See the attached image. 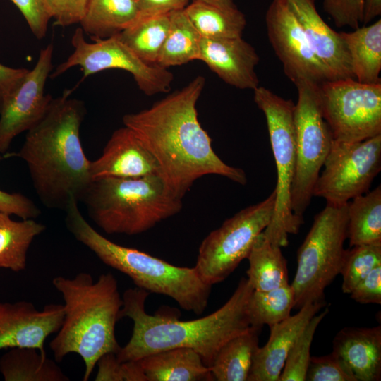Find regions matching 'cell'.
Wrapping results in <instances>:
<instances>
[{"mask_svg": "<svg viewBox=\"0 0 381 381\" xmlns=\"http://www.w3.org/2000/svg\"><path fill=\"white\" fill-rule=\"evenodd\" d=\"M205 83L203 76H197L150 108L122 118L123 126L152 155L161 176L181 199L205 175L222 176L241 185L247 182L243 169L227 164L215 153L211 138L199 122L196 104Z\"/></svg>", "mask_w": 381, "mask_h": 381, "instance_id": "6da1fadb", "label": "cell"}, {"mask_svg": "<svg viewBox=\"0 0 381 381\" xmlns=\"http://www.w3.org/2000/svg\"><path fill=\"white\" fill-rule=\"evenodd\" d=\"M86 109L71 91L52 98L43 117L26 132L14 154L27 164L37 197L47 208L64 210L72 199L81 201L92 179L90 160L80 130Z\"/></svg>", "mask_w": 381, "mask_h": 381, "instance_id": "7a4b0ae2", "label": "cell"}, {"mask_svg": "<svg viewBox=\"0 0 381 381\" xmlns=\"http://www.w3.org/2000/svg\"><path fill=\"white\" fill-rule=\"evenodd\" d=\"M253 291L248 278L243 277L231 296L215 312L181 321L174 317L149 315L145 305L150 292L138 287L128 289L123 295L119 318L132 320L133 332L116 356L119 361H136L161 351L186 347L195 351L210 367L226 341L251 327L247 304Z\"/></svg>", "mask_w": 381, "mask_h": 381, "instance_id": "3957f363", "label": "cell"}, {"mask_svg": "<svg viewBox=\"0 0 381 381\" xmlns=\"http://www.w3.org/2000/svg\"><path fill=\"white\" fill-rule=\"evenodd\" d=\"M52 284L62 294L64 316L49 346L56 362L78 353L85 366L83 380L87 381L99 358L121 348L115 337L123 305L118 282L111 273L94 282L89 273L80 272L72 279L54 277Z\"/></svg>", "mask_w": 381, "mask_h": 381, "instance_id": "277c9868", "label": "cell"}, {"mask_svg": "<svg viewBox=\"0 0 381 381\" xmlns=\"http://www.w3.org/2000/svg\"><path fill=\"white\" fill-rule=\"evenodd\" d=\"M64 211L69 232L104 264L128 276L137 287L171 298L186 311L196 315L204 312L212 286L202 281L194 267L176 266L109 240L87 222L75 199Z\"/></svg>", "mask_w": 381, "mask_h": 381, "instance_id": "5b68a950", "label": "cell"}, {"mask_svg": "<svg viewBox=\"0 0 381 381\" xmlns=\"http://www.w3.org/2000/svg\"><path fill=\"white\" fill-rule=\"evenodd\" d=\"M181 200L157 174L94 179L80 202L91 219L105 233L132 236L179 213Z\"/></svg>", "mask_w": 381, "mask_h": 381, "instance_id": "8992f818", "label": "cell"}, {"mask_svg": "<svg viewBox=\"0 0 381 381\" xmlns=\"http://www.w3.org/2000/svg\"><path fill=\"white\" fill-rule=\"evenodd\" d=\"M253 93L255 103L265 116L277 168L274 209L263 234L270 243L282 248L288 246L289 234H297L304 222L291 208L296 169L295 104L262 86Z\"/></svg>", "mask_w": 381, "mask_h": 381, "instance_id": "52a82bcc", "label": "cell"}, {"mask_svg": "<svg viewBox=\"0 0 381 381\" xmlns=\"http://www.w3.org/2000/svg\"><path fill=\"white\" fill-rule=\"evenodd\" d=\"M347 205L327 203L317 214L298 250L297 268L291 284L294 308L325 301L326 287L340 274L347 238Z\"/></svg>", "mask_w": 381, "mask_h": 381, "instance_id": "ba28073f", "label": "cell"}, {"mask_svg": "<svg viewBox=\"0 0 381 381\" xmlns=\"http://www.w3.org/2000/svg\"><path fill=\"white\" fill-rule=\"evenodd\" d=\"M296 86L298 90L294 113L296 169L291 190V208L296 216L303 219L334 138L322 113L319 85L301 83Z\"/></svg>", "mask_w": 381, "mask_h": 381, "instance_id": "9c48e42d", "label": "cell"}, {"mask_svg": "<svg viewBox=\"0 0 381 381\" xmlns=\"http://www.w3.org/2000/svg\"><path fill=\"white\" fill-rule=\"evenodd\" d=\"M274 190L264 200L242 209L211 231L201 242L194 268L211 286L222 282L247 258L265 229L275 205Z\"/></svg>", "mask_w": 381, "mask_h": 381, "instance_id": "30bf717a", "label": "cell"}, {"mask_svg": "<svg viewBox=\"0 0 381 381\" xmlns=\"http://www.w3.org/2000/svg\"><path fill=\"white\" fill-rule=\"evenodd\" d=\"M318 93L334 140L358 142L381 134V83L327 80L319 85Z\"/></svg>", "mask_w": 381, "mask_h": 381, "instance_id": "8fae6325", "label": "cell"}, {"mask_svg": "<svg viewBox=\"0 0 381 381\" xmlns=\"http://www.w3.org/2000/svg\"><path fill=\"white\" fill-rule=\"evenodd\" d=\"M71 42L73 52L57 66L50 75L52 78L59 76L74 66L80 67L83 78L102 71L116 68L130 73L138 88L146 95L170 90L173 73L168 68L141 60L118 35L88 42L83 30L78 28Z\"/></svg>", "mask_w": 381, "mask_h": 381, "instance_id": "7c38bea8", "label": "cell"}, {"mask_svg": "<svg viewBox=\"0 0 381 381\" xmlns=\"http://www.w3.org/2000/svg\"><path fill=\"white\" fill-rule=\"evenodd\" d=\"M313 196L344 205L370 190L381 170V134L358 142L333 141Z\"/></svg>", "mask_w": 381, "mask_h": 381, "instance_id": "4fadbf2b", "label": "cell"}, {"mask_svg": "<svg viewBox=\"0 0 381 381\" xmlns=\"http://www.w3.org/2000/svg\"><path fill=\"white\" fill-rule=\"evenodd\" d=\"M54 47L40 50L32 69L9 93L4 96L0 111V155L7 153L13 139L33 127L44 115L52 97L45 94L52 69Z\"/></svg>", "mask_w": 381, "mask_h": 381, "instance_id": "5bb4252c", "label": "cell"}, {"mask_svg": "<svg viewBox=\"0 0 381 381\" xmlns=\"http://www.w3.org/2000/svg\"><path fill=\"white\" fill-rule=\"evenodd\" d=\"M269 41L286 77L296 85L329 80L298 21L282 0H272L265 13Z\"/></svg>", "mask_w": 381, "mask_h": 381, "instance_id": "9a60e30c", "label": "cell"}, {"mask_svg": "<svg viewBox=\"0 0 381 381\" xmlns=\"http://www.w3.org/2000/svg\"><path fill=\"white\" fill-rule=\"evenodd\" d=\"M64 316L63 305L49 304L38 310L28 301L0 303V350L30 347L46 355L44 341L58 332Z\"/></svg>", "mask_w": 381, "mask_h": 381, "instance_id": "2e32d148", "label": "cell"}, {"mask_svg": "<svg viewBox=\"0 0 381 381\" xmlns=\"http://www.w3.org/2000/svg\"><path fill=\"white\" fill-rule=\"evenodd\" d=\"M298 21L329 80L354 78L340 32L332 29L318 13L315 0H282Z\"/></svg>", "mask_w": 381, "mask_h": 381, "instance_id": "e0dca14e", "label": "cell"}, {"mask_svg": "<svg viewBox=\"0 0 381 381\" xmlns=\"http://www.w3.org/2000/svg\"><path fill=\"white\" fill-rule=\"evenodd\" d=\"M90 171L92 180L160 174L155 157L133 131L125 126L112 133L102 155L90 162Z\"/></svg>", "mask_w": 381, "mask_h": 381, "instance_id": "ac0fdd59", "label": "cell"}, {"mask_svg": "<svg viewBox=\"0 0 381 381\" xmlns=\"http://www.w3.org/2000/svg\"><path fill=\"white\" fill-rule=\"evenodd\" d=\"M198 60L231 86L253 90L259 86L255 67L260 57L255 48L242 37H202Z\"/></svg>", "mask_w": 381, "mask_h": 381, "instance_id": "d6986e66", "label": "cell"}, {"mask_svg": "<svg viewBox=\"0 0 381 381\" xmlns=\"http://www.w3.org/2000/svg\"><path fill=\"white\" fill-rule=\"evenodd\" d=\"M325 305V301L307 303L296 314L270 326L269 339L258 348L247 381H278L292 345Z\"/></svg>", "mask_w": 381, "mask_h": 381, "instance_id": "ffe728a7", "label": "cell"}, {"mask_svg": "<svg viewBox=\"0 0 381 381\" xmlns=\"http://www.w3.org/2000/svg\"><path fill=\"white\" fill-rule=\"evenodd\" d=\"M333 351L355 381L381 378V327H344L333 340Z\"/></svg>", "mask_w": 381, "mask_h": 381, "instance_id": "44dd1931", "label": "cell"}, {"mask_svg": "<svg viewBox=\"0 0 381 381\" xmlns=\"http://www.w3.org/2000/svg\"><path fill=\"white\" fill-rule=\"evenodd\" d=\"M147 381L214 380L209 367L193 349L173 348L138 359Z\"/></svg>", "mask_w": 381, "mask_h": 381, "instance_id": "7402d4cb", "label": "cell"}, {"mask_svg": "<svg viewBox=\"0 0 381 381\" xmlns=\"http://www.w3.org/2000/svg\"><path fill=\"white\" fill-rule=\"evenodd\" d=\"M340 35L349 53L354 79L363 83H381V20Z\"/></svg>", "mask_w": 381, "mask_h": 381, "instance_id": "603a6c76", "label": "cell"}, {"mask_svg": "<svg viewBox=\"0 0 381 381\" xmlns=\"http://www.w3.org/2000/svg\"><path fill=\"white\" fill-rule=\"evenodd\" d=\"M140 18L136 0H87L80 21L92 40L116 35Z\"/></svg>", "mask_w": 381, "mask_h": 381, "instance_id": "cb8c5ba5", "label": "cell"}, {"mask_svg": "<svg viewBox=\"0 0 381 381\" xmlns=\"http://www.w3.org/2000/svg\"><path fill=\"white\" fill-rule=\"evenodd\" d=\"M259 327L251 326L226 341L209 367L214 380L247 381L259 347Z\"/></svg>", "mask_w": 381, "mask_h": 381, "instance_id": "d4e9b609", "label": "cell"}, {"mask_svg": "<svg viewBox=\"0 0 381 381\" xmlns=\"http://www.w3.org/2000/svg\"><path fill=\"white\" fill-rule=\"evenodd\" d=\"M0 372L6 381H68L56 361L30 347L11 348L0 358Z\"/></svg>", "mask_w": 381, "mask_h": 381, "instance_id": "484cf974", "label": "cell"}, {"mask_svg": "<svg viewBox=\"0 0 381 381\" xmlns=\"http://www.w3.org/2000/svg\"><path fill=\"white\" fill-rule=\"evenodd\" d=\"M247 259V278L254 291H269L289 284L287 263L281 248L270 243L263 232L255 239Z\"/></svg>", "mask_w": 381, "mask_h": 381, "instance_id": "4316f807", "label": "cell"}, {"mask_svg": "<svg viewBox=\"0 0 381 381\" xmlns=\"http://www.w3.org/2000/svg\"><path fill=\"white\" fill-rule=\"evenodd\" d=\"M46 226L35 219L16 221L0 212V268L20 272L25 269L28 249Z\"/></svg>", "mask_w": 381, "mask_h": 381, "instance_id": "83f0119b", "label": "cell"}, {"mask_svg": "<svg viewBox=\"0 0 381 381\" xmlns=\"http://www.w3.org/2000/svg\"><path fill=\"white\" fill-rule=\"evenodd\" d=\"M184 11L203 38L241 37L246 25L244 14L236 6L222 8L192 0Z\"/></svg>", "mask_w": 381, "mask_h": 381, "instance_id": "f1b7e54d", "label": "cell"}, {"mask_svg": "<svg viewBox=\"0 0 381 381\" xmlns=\"http://www.w3.org/2000/svg\"><path fill=\"white\" fill-rule=\"evenodd\" d=\"M349 247L381 244V186L351 200L347 205Z\"/></svg>", "mask_w": 381, "mask_h": 381, "instance_id": "f546056e", "label": "cell"}, {"mask_svg": "<svg viewBox=\"0 0 381 381\" xmlns=\"http://www.w3.org/2000/svg\"><path fill=\"white\" fill-rule=\"evenodd\" d=\"M170 25L157 64L168 68L198 60L202 37L184 9L170 13Z\"/></svg>", "mask_w": 381, "mask_h": 381, "instance_id": "4dcf8cb0", "label": "cell"}, {"mask_svg": "<svg viewBox=\"0 0 381 381\" xmlns=\"http://www.w3.org/2000/svg\"><path fill=\"white\" fill-rule=\"evenodd\" d=\"M169 14L139 18L118 36L141 60L157 64L169 29Z\"/></svg>", "mask_w": 381, "mask_h": 381, "instance_id": "1f68e13d", "label": "cell"}, {"mask_svg": "<svg viewBox=\"0 0 381 381\" xmlns=\"http://www.w3.org/2000/svg\"><path fill=\"white\" fill-rule=\"evenodd\" d=\"M293 308L294 293L289 284L265 291L253 290L247 304L251 326L259 328L287 318Z\"/></svg>", "mask_w": 381, "mask_h": 381, "instance_id": "d6a6232c", "label": "cell"}, {"mask_svg": "<svg viewBox=\"0 0 381 381\" xmlns=\"http://www.w3.org/2000/svg\"><path fill=\"white\" fill-rule=\"evenodd\" d=\"M381 265V244L360 245L346 250L340 274L341 289L350 294L374 268Z\"/></svg>", "mask_w": 381, "mask_h": 381, "instance_id": "836d02e7", "label": "cell"}, {"mask_svg": "<svg viewBox=\"0 0 381 381\" xmlns=\"http://www.w3.org/2000/svg\"><path fill=\"white\" fill-rule=\"evenodd\" d=\"M328 312L329 308H327L309 321L289 350L278 381L306 380L313 337L319 324Z\"/></svg>", "mask_w": 381, "mask_h": 381, "instance_id": "e575fe53", "label": "cell"}, {"mask_svg": "<svg viewBox=\"0 0 381 381\" xmlns=\"http://www.w3.org/2000/svg\"><path fill=\"white\" fill-rule=\"evenodd\" d=\"M97 365L96 381H147L138 360L119 361L114 353H107Z\"/></svg>", "mask_w": 381, "mask_h": 381, "instance_id": "d590c367", "label": "cell"}, {"mask_svg": "<svg viewBox=\"0 0 381 381\" xmlns=\"http://www.w3.org/2000/svg\"><path fill=\"white\" fill-rule=\"evenodd\" d=\"M306 381H355L340 358L333 352L310 356Z\"/></svg>", "mask_w": 381, "mask_h": 381, "instance_id": "8d00e7d4", "label": "cell"}, {"mask_svg": "<svg viewBox=\"0 0 381 381\" xmlns=\"http://www.w3.org/2000/svg\"><path fill=\"white\" fill-rule=\"evenodd\" d=\"M363 0H323L324 11L337 27L356 29L362 23Z\"/></svg>", "mask_w": 381, "mask_h": 381, "instance_id": "74e56055", "label": "cell"}, {"mask_svg": "<svg viewBox=\"0 0 381 381\" xmlns=\"http://www.w3.org/2000/svg\"><path fill=\"white\" fill-rule=\"evenodd\" d=\"M46 11L54 24L63 28L79 23L87 0H42Z\"/></svg>", "mask_w": 381, "mask_h": 381, "instance_id": "f35d334b", "label": "cell"}, {"mask_svg": "<svg viewBox=\"0 0 381 381\" xmlns=\"http://www.w3.org/2000/svg\"><path fill=\"white\" fill-rule=\"evenodd\" d=\"M25 19L31 32L37 39L45 37L50 16L42 0H11Z\"/></svg>", "mask_w": 381, "mask_h": 381, "instance_id": "ab89813d", "label": "cell"}, {"mask_svg": "<svg viewBox=\"0 0 381 381\" xmlns=\"http://www.w3.org/2000/svg\"><path fill=\"white\" fill-rule=\"evenodd\" d=\"M0 212L16 215L22 219H35L40 214L34 202L20 193H8L0 189Z\"/></svg>", "mask_w": 381, "mask_h": 381, "instance_id": "60d3db41", "label": "cell"}, {"mask_svg": "<svg viewBox=\"0 0 381 381\" xmlns=\"http://www.w3.org/2000/svg\"><path fill=\"white\" fill-rule=\"evenodd\" d=\"M350 295L359 303L381 304V265L374 268L358 283Z\"/></svg>", "mask_w": 381, "mask_h": 381, "instance_id": "b9f144b4", "label": "cell"}, {"mask_svg": "<svg viewBox=\"0 0 381 381\" xmlns=\"http://www.w3.org/2000/svg\"><path fill=\"white\" fill-rule=\"evenodd\" d=\"M140 18L168 14L184 9L190 0H136Z\"/></svg>", "mask_w": 381, "mask_h": 381, "instance_id": "7bdbcfd3", "label": "cell"}, {"mask_svg": "<svg viewBox=\"0 0 381 381\" xmlns=\"http://www.w3.org/2000/svg\"><path fill=\"white\" fill-rule=\"evenodd\" d=\"M28 70L11 68L0 64V89L4 96L15 88Z\"/></svg>", "mask_w": 381, "mask_h": 381, "instance_id": "ee69618b", "label": "cell"}, {"mask_svg": "<svg viewBox=\"0 0 381 381\" xmlns=\"http://www.w3.org/2000/svg\"><path fill=\"white\" fill-rule=\"evenodd\" d=\"M381 14V0H363L362 23L368 24Z\"/></svg>", "mask_w": 381, "mask_h": 381, "instance_id": "f6af8a7d", "label": "cell"}, {"mask_svg": "<svg viewBox=\"0 0 381 381\" xmlns=\"http://www.w3.org/2000/svg\"><path fill=\"white\" fill-rule=\"evenodd\" d=\"M205 3H208L219 7L222 8H234L236 5L234 4L233 0H198Z\"/></svg>", "mask_w": 381, "mask_h": 381, "instance_id": "bcb514c9", "label": "cell"}, {"mask_svg": "<svg viewBox=\"0 0 381 381\" xmlns=\"http://www.w3.org/2000/svg\"><path fill=\"white\" fill-rule=\"evenodd\" d=\"M3 101H4V94L1 90L0 89V111L2 107Z\"/></svg>", "mask_w": 381, "mask_h": 381, "instance_id": "7dc6e473", "label": "cell"}]
</instances>
